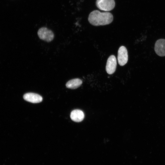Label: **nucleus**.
<instances>
[{
  "mask_svg": "<svg viewBox=\"0 0 165 165\" xmlns=\"http://www.w3.org/2000/svg\"><path fill=\"white\" fill-rule=\"evenodd\" d=\"M116 57L113 55L110 56L108 59L106 66L107 73L110 75L113 73L116 70Z\"/></svg>",
  "mask_w": 165,
  "mask_h": 165,
  "instance_id": "5",
  "label": "nucleus"
},
{
  "mask_svg": "<svg viewBox=\"0 0 165 165\" xmlns=\"http://www.w3.org/2000/svg\"><path fill=\"white\" fill-rule=\"evenodd\" d=\"M84 117V115L83 112L79 109L73 110L70 114V117L72 120L77 122L82 121Z\"/></svg>",
  "mask_w": 165,
  "mask_h": 165,
  "instance_id": "8",
  "label": "nucleus"
},
{
  "mask_svg": "<svg viewBox=\"0 0 165 165\" xmlns=\"http://www.w3.org/2000/svg\"><path fill=\"white\" fill-rule=\"evenodd\" d=\"M128 60L127 51L126 48L123 46H120L119 49L118 53V60L119 64L121 66L125 65Z\"/></svg>",
  "mask_w": 165,
  "mask_h": 165,
  "instance_id": "4",
  "label": "nucleus"
},
{
  "mask_svg": "<svg viewBox=\"0 0 165 165\" xmlns=\"http://www.w3.org/2000/svg\"><path fill=\"white\" fill-rule=\"evenodd\" d=\"M23 98L25 101L34 103H39L42 100L41 96L33 93H28L25 94L24 95Z\"/></svg>",
  "mask_w": 165,
  "mask_h": 165,
  "instance_id": "7",
  "label": "nucleus"
},
{
  "mask_svg": "<svg viewBox=\"0 0 165 165\" xmlns=\"http://www.w3.org/2000/svg\"><path fill=\"white\" fill-rule=\"evenodd\" d=\"M156 53L159 56H165V39H160L156 42L154 47Z\"/></svg>",
  "mask_w": 165,
  "mask_h": 165,
  "instance_id": "6",
  "label": "nucleus"
},
{
  "mask_svg": "<svg viewBox=\"0 0 165 165\" xmlns=\"http://www.w3.org/2000/svg\"><path fill=\"white\" fill-rule=\"evenodd\" d=\"M82 81L80 79L76 78L68 81L66 84V87L71 89H75L79 87L82 84Z\"/></svg>",
  "mask_w": 165,
  "mask_h": 165,
  "instance_id": "9",
  "label": "nucleus"
},
{
  "mask_svg": "<svg viewBox=\"0 0 165 165\" xmlns=\"http://www.w3.org/2000/svg\"><path fill=\"white\" fill-rule=\"evenodd\" d=\"M113 17L110 12H101L94 10L89 14L88 20L92 25L95 26L105 25L110 24L112 21Z\"/></svg>",
  "mask_w": 165,
  "mask_h": 165,
  "instance_id": "1",
  "label": "nucleus"
},
{
  "mask_svg": "<svg viewBox=\"0 0 165 165\" xmlns=\"http://www.w3.org/2000/svg\"><path fill=\"white\" fill-rule=\"evenodd\" d=\"M38 35L40 38L47 42L52 41L54 37L53 32L46 27L40 28L38 31Z\"/></svg>",
  "mask_w": 165,
  "mask_h": 165,
  "instance_id": "3",
  "label": "nucleus"
},
{
  "mask_svg": "<svg viewBox=\"0 0 165 165\" xmlns=\"http://www.w3.org/2000/svg\"><path fill=\"white\" fill-rule=\"evenodd\" d=\"M115 5L114 0H96V6L100 9L105 11L112 10Z\"/></svg>",
  "mask_w": 165,
  "mask_h": 165,
  "instance_id": "2",
  "label": "nucleus"
}]
</instances>
